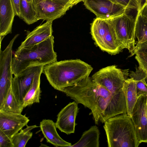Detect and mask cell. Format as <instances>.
I'll return each mask as SVG.
<instances>
[{
  "label": "cell",
  "instance_id": "6da1fadb",
  "mask_svg": "<svg viewBox=\"0 0 147 147\" xmlns=\"http://www.w3.org/2000/svg\"><path fill=\"white\" fill-rule=\"evenodd\" d=\"M61 92L78 104L90 109L96 125L99 121L104 123L111 117L127 113L125 100L113 95L89 76L63 89Z\"/></svg>",
  "mask_w": 147,
  "mask_h": 147
},
{
  "label": "cell",
  "instance_id": "7a4b0ae2",
  "mask_svg": "<svg viewBox=\"0 0 147 147\" xmlns=\"http://www.w3.org/2000/svg\"><path fill=\"white\" fill-rule=\"evenodd\" d=\"M93 69L91 65L80 59H70L46 65L42 73L55 89L61 91L89 76Z\"/></svg>",
  "mask_w": 147,
  "mask_h": 147
},
{
  "label": "cell",
  "instance_id": "3957f363",
  "mask_svg": "<svg viewBox=\"0 0 147 147\" xmlns=\"http://www.w3.org/2000/svg\"><path fill=\"white\" fill-rule=\"evenodd\" d=\"M54 37L52 35L35 45L18 48L12 59L13 74L16 76L27 68L44 66L57 61V55L54 51Z\"/></svg>",
  "mask_w": 147,
  "mask_h": 147
},
{
  "label": "cell",
  "instance_id": "277c9868",
  "mask_svg": "<svg viewBox=\"0 0 147 147\" xmlns=\"http://www.w3.org/2000/svg\"><path fill=\"white\" fill-rule=\"evenodd\" d=\"M104 123L108 147H138L140 144L131 116L127 113L111 117Z\"/></svg>",
  "mask_w": 147,
  "mask_h": 147
},
{
  "label": "cell",
  "instance_id": "5b68a950",
  "mask_svg": "<svg viewBox=\"0 0 147 147\" xmlns=\"http://www.w3.org/2000/svg\"><path fill=\"white\" fill-rule=\"evenodd\" d=\"M112 18H96L91 24V34L95 45L101 50L115 55L123 49L116 35Z\"/></svg>",
  "mask_w": 147,
  "mask_h": 147
},
{
  "label": "cell",
  "instance_id": "8992f818",
  "mask_svg": "<svg viewBox=\"0 0 147 147\" xmlns=\"http://www.w3.org/2000/svg\"><path fill=\"white\" fill-rule=\"evenodd\" d=\"M127 72V70H121L115 65H110L99 70L92 76L91 78L106 88L114 96L125 99L123 88Z\"/></svg>",
  "mask_w": 147,
  "mask_h": 147
},
{
  "label": "cell",
  "instance_id": "52a82bcc",
  "mask_svg": "<svg viewBox=\"0 0 147 147\" xmlns=\"http://www.w3.org/2000/svg\"><path fill=\"white\" fill-rule=\"evenodd\" d=\"M136 18L125 13L112 18L116 35L122 49H127L130 53L136 44Z\"/></svg>",
  "mask_w": 147,
  "mask_h": 147
},
{
  "label": "cell",
  "instance_id": "ba28073f",
  "mask_svg": "<svg viewBox=\"0 0 147 147\" xmlns=\"http://www.w3.org/2000/svg\"><path fill=\"white\" fill-rule=\"evenodd\" d=\"M38 20H52L60 18L74 5L70 0H33Z\"/></svg>",
  "mask_w": 147,
  "mask_h": 147
},
{
  "label": "cell",
  "instance_id": "9c48e42d",
  "mask_svg": "<svg viewBox=\"0 0 147 147\" xmlns=\"http://www.w3.org/2000/svg\"><path fill=\"white\" fill-rule=\"evenodd\" d=\"M16 35L6 48L0 51V106L4 102L11 88L13 75L12 63V47L14 42L19 36Z\"/></svg>",
  "mask_w": 147,
  "mask_h": 147
},
{
  "label": "cell",
  "instance_id": "30bf717a",
  "mask_svg": "<svg viewBox=\"0 0 147 147\" xmlns=\"http://www.w3.org/2000/svg\"><path fill=\"white\" fill-rule=\"evenodd\" d=\"M44 67L36 66L27 68L13 77L11 90L20 104L22 105L24 99L32 85L34 77L39 72L43 71Z\"/></svg>",
  "mask_w": 147,
  "mask_h": 147
},
{
  "label": "cell",
  "instance_id": "8fae6325",
  "mask_svg": "<svg viewBox=\"0 0 147 147\" xmlns=\"http://www.w3.org/2000/svg\"><path fill=\"white\" fill-rule=\"evenodd\" d=\"M147 96L138 97L131 117L139 142L147 143Z\"/></svg>",
  "mask_w": 147,
  "mask_h": 147
},
{
  "label": "cell",
  "instance_id": "7c38bea8",
  "mask_svg": "<svg viewBox=\"0 0 147 147\" xmlns=\"http://www.w3.org/2000/svg\"><path fill=\"white\" fill-rule=\"evenodd\" d=\"M86 8L93 13L96 18H108L125 13L126 9L109 0H84Z\"/></svg>",
  "mask_w": 147,
  "mask_h": 147
},
{
  "label": "cell",
  "instance_id": "4fadbf2b",
  "mask_svg": "<svg viewBox=\"0 0 147 147\" xmlns=\"http://www.w3.org/2000/svg\"><path fill=\"white\" fill-rule=\"evenodd\" d=\"M29 121L21 113L0 111V130L11 139L27 126Z\"/></svg>",
  "mask_w": 147,
  "mask_h": 147
},
{
  "label": "cell",
  "instance_id": "5bb4252c",
  "mask_svg": "<svg viewBox=\"0 0 147 147\" xmlns=\"http://www.w3.org/2000/svg\"><path fill=\"white\" fill-rule=\"evenodd\" d=\"M79 110L78 103L75 101L66 105L57 115L55 122L57 128L67 135L74 133L77 125L76 119Z\"/></svg>",
  "mask_w": 147,
  "mask_h": 147
},
{
  "label": "cell",
  "instance_id": "9a60e30c",
  "mask_svg": "<svg viewBox=\"0 0 147 147\" xmlns=\"http://www.w3.org/2000/svg\"><path fill=\"white\" fill-rule=\"evenodd\" d=\"M15 10L11 0H0V42L5 36L11 32Z\"/></svg>",
  "mask_w": 147,
  "mask_h": 147
},
{
  "label": "cell",
  "instance_id": "2e32d148",
  "mask_svg": "<svg viewBox=\"0 0 147 147\" xmlns=\"http://www.w3.org/2000/svg\"><path fill=\"white\" fill-rule=\"evenodd\" d=\"M53 22L52 20L46 21L30 32L18 48L27 47L35 45L52 36L53 32Z\"/></svg>",
  "mask_w": 147,
  "mask_h": 147
},
{
  "label": "cell",
  "instance_id": "e0dca14e",
  "mask_svg": "<svg viewBox=\"0 0 147 147\" xmlns=\"http://www.w3.org/2000/svg\"><path fill=\"white\" fill-rule=\"evenodd\" d=\"M40 127L47 142L54 146L69 147L72 145L59 136L57 131L56 123L53 120L43 119L40 122Z\"/></svg>",
  "mask_w": 147,
  "mask_h": 147
},
{
  "label": "cell",
  "instance_id": "ac0fdd59",
  "mask_svg": "<svg viewBox=\"0 0 147 147\" xmlns=\"http://www.w3.org/2000/svg\"><path fill=\"white\" fill-rule=\"evenodd\" d=\"M136 85V81L130 78L125 80L123 88L127 113L131 116L138 98L137 95Z\"/></svg>",
  "mask_w": 147,
  "mask_h": 147
},
{
  "label": "cell",
  "instance_id": "d6986e66",
  "mask_svg": "<svg viewBox=\"0 0 147 147\" xmlns=\"http://www.w3.org/2000/svg\"><path fill=\"white\" fill-rule=\"evenodd\" d=\"M100 135L97 126H93L83 133L78 141L69 147H99Z\"/></svg>",
  "mask_w": 147,
  "mask_h": 147
},
{
  "label": "cell",
  "instance_id": "ffe728a7",
  "mask_svg": "<svg viewBox=\"0 0 147 147\" xmlns=\"http://www.w3.org/2000/svg\"><path fill=\"white\" fill-rule=\"evenodd\" d=\"M42 72H39L34 77L32 85L24 99L22 105L24 108L40 102L41 92L40 78Z\"/></svg>",
  "mask_w": 147,
  "mask_h": 147
},
{
  "label": "cell",
  "instance_id": "44dd1931",
  "mask_svg": "<svg viewBox=\"0 0 147 147\" xmlns=\"http://www.w3.org/2000/svg\"><path fill=\"white\" fill-rule=\"evenodd\" d=\"M137 82V95L147 96V74L139 67H136L135 71H131L129 75Z\"/></svg>",
  "mask_w": 147,
  "mask_h": 147
},
{
  "label": "cell",
  "instance_id": "7402d4cb",
  "mask_svg": "<svg viewBox=\"0 0 147 147\" xmlns=\"http://www.w3.org/2000/svg\"><path fill=\"white\" fill-rule=\"evenodd\" d=\"M20 18L28 24H32L38 20L37 13L34 9L32 3H29L26 0H20Z\"/></svg>",
  "mask_w": 147,
  "mask_h": 147
},
{
  "label": "cell",
  "instance_id": "603a6c76",
  "mask_svg": "<svg viewBox=\"0 0 147 147\" xmlns=\"http://www.w3.org/2000/svg\"><path fill=\"white\" fill-rule=\"evenodd\" d=\"M24 108L16 99L11 88L4 102L0 106V111L21 113Z\"/></svg>",
  "mask_w": 147,
  "mask_h": 147
},
{
  "label": "cell",
  "instance_id": "cb8c5ba5",
  "mask_svg": "<svg viewBox=\"0 0 147 147\" xmlns=\"http://www.w3.org/2000/svg\"><path fill=\"white\" fill-rule=\"evenodd\" d=\"M38 127L36 125H27L25 128L22 129L19 132L14 135L11 139L13 147H25L32 136L33 133L31 131Z\"/></svg>",
  "mask_w": 147,
  "mask_h": 147
},
{
  "label": "cell",
  "instance_id": "d4e9b609",
  "mask_svg": "<svg viewBox=\"0 0 147 147\" xmlns=\"http://www.w3.org/2000/svg\"><path fill=\"white\" fill-rule=\"evenodd\" d=\"M135 37L136 44L147 40V18L138 12L136 18Z\"/></svg>",
  "mask_w": 147,
  "mask_h": 147
},
{
  "label": "cell",
  "instance_id": "484cf974",
  "mask_svg": "<svg viewBox=\"0 0 147 147\" xmlns=\"http://www.w3.org/2000/svg\"><path fill=\"white\" fill-rule=\"evenodd\" d=\"M112 2L121 5L126 9L127 11L131 9L138 11V5L136 0H109Z\"/></svg>",
  "mask_w": 147,
  "mask_h": 147
},
{
  "label": "cell",
  "instance_id": "4316f807",
  "mask_svg": "<svg viewBox=\"0 0 147 147\" xmlns=\"http://www.w3.org/2000/svg\"><path fill=\"white\" fill-rule=\"evenodd\" d=\"M135 58L138 63V67L147 74V55L142 53H138Z\"/></svg>",
  "mask_w": 147,
  "mask_h": 147
},
{
  "label": "cell",
  "instance_id": "83f0119b",
  "mask_svg": "<svg viewBox=\"0 0 147 147\" xmlns=\"http://www.w3.org/2000/svg\"><path fill=\"white\" fill-rule=\"evenodd\" d=\"M138 53H142L147 55V40L136 44L131 52L129 57L136 55Z\"/></svg>",
  "mask_w": 147,
  "mask_h": 147
},
{
  "label": "cell",
  "instance_id": "f1b7e54d",
  "mask_svg": "<svg viewBox=\"0 0 147 147\" xmlns=\"http://www.w3.org/2000/svg\"><path fill=\"white\" fill-rule=\"evenodd\" d=\"M0 147H13L11 139L0 130Z\"/></svg>",
  "mask_w": 147,
  "mask_h": 147
},
{
  "label": "cell",
  "instance_id": "f546056e",
  "mask_svg": "<svg viewBox=\"0 0 147 147\" xmlns=\"http://www.w3.org/2000/svg\"><path fill=\"white\" fill-rule=\"evenodd\" d=\"M15 10L16 16L20 18L21 13L20 9V0H11Z\"/></svg>",
  "mask_w": 147,
  "mask_h": 147
},
{
  "label": "cell",
  "instance_id": "4dcf8cb0",
  "mask_svg": "<svg viewBox=\"0 0 147 147\" xmlns=\"http://www.w3.org/2000/svg\"><path fill=\"white\" fill-rule=\"evenodd\" d=\"M138 5V11L139 12L146 4V0H136Z\"/></svg>",
  "mask_w": 147,
  "mask_h": 147
},
{
  "label": "cell",
  "instance_id": "1f68e13d",
  "mask_svg": "<svg viewBox=\"0 0 147 147\" xmlns=\"http://www.w3.org/2000/svg\"><path fill=\"white\" fill-rule=\"evenodd\" d=\"M138 12L141 15L147 18V3H146Z\"/></svg>",
  "mask_w": 147,
  "mask_h": 147
},
{
  "label": "cell",
  "instance_id": "d6a6232c",
  "mask_svg": "<svg viewBox=\"0 0 147 147\" xmlns=\"http://www.w3.org/2000/svg\"><path fill=\"white\" fill-rule=\"evenodd\" d=\"M71 0L74 5H76L78 3L82 1H83L84 0Z\"/></svg>",
  "mask_w": 147,
  "mask_h": 147
},
{
  "label": "cell",
  "instance_id": "836d02e7",
  "mask_svg": "<svg viewBox=\"0 0 147 147\" xmlns=\"http://www.w3.org/2000/svg\"><path fill=\"white\" fill-rule=\"evenodd\" d=\"M29 3H32L33 0H26Z\"/></svg>",
  "mask_w": 147,
  "mask_h": 147
},
{
  "label": "cell",
  "instance_id": "e575fe53",
  "mask_svg": "<svg viewBox=\"0 0 147 147\" xmlns=\"http://www.w3.org/2000/svg\"><path fill=\"white\" fill-rule=\"evenodd\" d=\"M146 3H147V0H146Z\"/></svg>",
  "mask_w": 147,
  "mask_h": 147
},
{
  "label": "cell",
  "instance_id": "d590c367",
  "mask_svg": "<svg viewBox=\"0 0 147 147\" xmlns=\"http://www.w3.org/2000/svg\"></svg>",
  "mask_w": 147,
  "mask_h": 147
}]
</instances>
